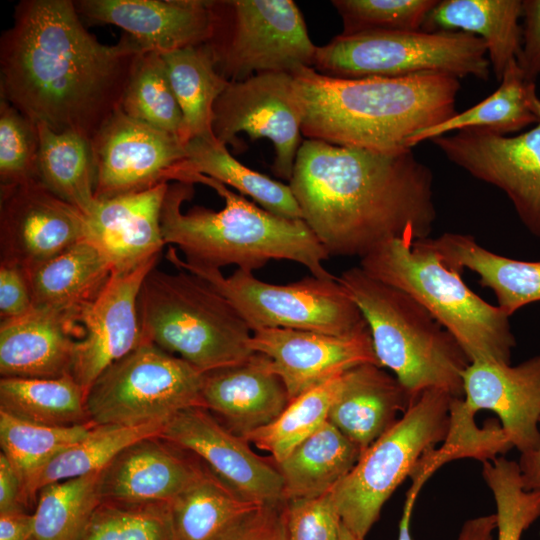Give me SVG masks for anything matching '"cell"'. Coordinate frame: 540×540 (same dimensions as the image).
I'll return each instance as SVG.
<instances>
[{"mask_svg":"<svg viewBox=\"0 0 540 540\" xmlns=\"http://www.w3.org/2000/svg\"><path fill=\"white\" fill-rule=\"evenodd\" d=\"M432 142L449 161L503 191L523 225L540 238V122L512 136L463 129Z\"/></svg>","mask_w":540,"mask_h":540,"instance_id":"14","label":"cell"},{"mask_svg":"<svg viewBox=\"0 0 540 540\" xmlns=\"http://www.w3.org/2000/svg\"><path fill=\"white\" fill-rule=\"evenodd\" d=\"M215 7V33L207 45L229 82L313 66L317 46L294 1H215Z\"/></svg>","mask_w":540,"mask_h":540,"instance_id":"12","label":"cell"},{"mask_svg":"<svg viewBox=\"0 0 540 540\" xmlns=\"http://www.w3.org/2000/svg\"><path fill=\"white\" fill-rule=\"evenodd\" d=\"M359 266L419 302L457 340L470 362L510 364L516 340L509 316L447 267L428 238L388 241L362 257Z\"/></svg>","mask_w":540,"mask_h":540,"instance_id":"6","label":"cell"},{"mask_svg":"<svg viewBox=\"0 0 540 540\" xmlns=\"http://www.w3.org/2000/svg\"><path fill=\"white\" fill-rule=\"evenodd\" d=\"M522 18V45L517 62L525 77L536 82L540 75V0H523Z\"/></svg>","mask_w":540,"mask_h":540,"instance_id":"49","label":"cell"},{"mask_svg":"<svg viewBox=\"0 0 540 540\" xmlns=\"http://www.w3.org/2000/svg\"><path fill=\"white\" fill-rule=\"evenodd\" d=\"M36 125L5 99L0 101V183L13 187L37 179Z\"/></svg>","mask_w":540,"mask_h":540,"instance_id":"45","label":"cell"},{"mask_svg":"<svg viewBox=\"0 0 540 540\" xmlns=\"http://www.w3.org/2000/svg\"><path fill=\"white\" fill-rule=\"evenodd\" d=\"M286 540H339L342 520L332 491L321 496L285 501Z\"/></svg>","mask_w":540,"mask_h":540,"instance_id":"46","label":"cell"},{"mask_svg":"<svg viewBox=\"0 0 540 540\" xmlns=\"http://www.w3.org/2000/svg\"><path fill=\"white\" fill-rule=\"evenodd\" d=\"M337 278L366 321L380 366L388 368L413 399L430 389L463 398V373L470 360L419 302L360 266Z\"/></svg>","mask_w":540,"mask_h":540,"instance_id":"5","label":"cell"},{"mask_svg":"<svg viewBox=\"0 0 540 540\" xmlns=\"http://www.w3.org/2000/svg\"><path fill=\"white\" fill-rule=\"evenodd\" d=\"M158 257L128 271H114L99 296L80 317L72 376L87 395L96 379L141 342L138 297Z\"/></svg>","mask_w":540,"mask_h":540,"instance_id":"18","label":"cell"},{"mask_svg":"<svg viewBox=\"0 0 540 540\" xmlns=\"http://www.w3.org/2000/svg\"><path fill=\"white\" fill-rule=\"evenodd\" d=\"M482 466L495 501L497 540H521L540 517V492L525 490L517 462L504 456L482 462Z\"/></svg>","mask_w":540,"mask_h":540,"instance_id":"43","label":"cell"},{"mask_svg":"<svg viewBox=\"0 0 540 540\" xmlns=\"http://www.w3.org/2000/svg\"><path fill=\"white\" fill-rule=\"evenodd\" d=\"M204 374L150 342L110 365L86 395L94 425L165 424L178 412L203 407Z\"/></svg>","mask_w":540,"mask_h":540,"instance_id":"11","label":"cell"},{"mask_svg":"<svg viewBox=\"0 0 540 540\" xmlns=\"http://www.w3.org/2000/svg\"><path fill=\"white\" fill-rule=\"evenodd\" d=\"M160 437L199 458L247 500L283 503V480L276 463L257 455L250 443L227 429L209 410L186 408L163 426Z\"/></svg>","mask_w":540,"mask_h":540,"instance_id":"17","label":"cell"},{"mask_svg":"<svg viewBox=\"0 0 540 540\" xmlns=\"http://www.w3.org/2000/svg\"><path fill=\"white\" fill-rule=\"evenodd\" d=\"M185 148V159L171 169L168 181L177 182L186 175L202 174L251 197L268 212L289 219H302L289 184L246 167L215 136L191 139Z\"/></svg>","mask_w":540,"mask_h":540,"instance_id":"31","label":"cell"},{"mask_svg":"<svg viewBox=\"0 0 540 540\" xmlns=\"http://www.w3.org/2000/svg\"><path fill=\"white\" fill-rule=\"evenodd\" d=\"M205 464L160 436L122 450L100 474L101 500L170 503L203 471Z\"/></svg>","mask_w":540,"mask_h":540,"instance_id":"22","label":"cell"},{"mask_svg":"<svg viewBox=\"0 0 540 540\" xmlns=\"http://www.w3.org/2000/svg\"><path fill=\"white\" fill-rule=\"evenodd\" d=\"M0 540H33V514L25 509L0 512Z\"/></svg>","mask_w":540,"mask_h":540,"instance_id":"51","label":"cell"},{"mask_svg":"<svg viewBox=\"0 0 540 540\" xmlns=\"http://www.w3.org/2000/svg\"><path fill=\"white\" fill-rule=\"evenodd\" d=\"M120 109L128 116L174 135L183 142V116L161 54H141Z\"/></svg>","mask_w":540,"mask_h":540,"instance_id":"40","label":"cell"},{"mask_svg":"<svg viewBox=\"0 0 540 540\" xmlns=\"http://www.w3.org/2000/svg\"><path fill=\"white\" fill-rule=\"evenodd\" d=\"M438 0H334L342 19L341 35L418 31Z\"/></svg>","mask_w":540,"mask_h":540,"instance_id":"44","label":"cell"},{"mask_svg":"<svg viewBox=\"0 0 540 540\" xmlns=\"http://www.w3.org/2000/svg\"><path fill=\"white\" fill-rule=\"evenodd\" d=\"M168 182L150 189L97 200L85 214L86 239L114 271L132 270L156 257L165 246L161 210Z\"/></svg>","mask_w":540,"mask_h":540,"instance_id":"23","label":"cell"},{"mask_svg":"<svg viewBox=\"0 0 540 540\" xmlns=\"http://www.w3.org/2000/svg\"><path fill=\"white\" fill-rule=\"evenodd\" d=\"M169 505L177 540H218L263 506L242 497L206 465Z\"/></svg>","mask_w":540,"mask_h":540,"instance_id":"33","label":"cell"},{"mask_svg":"<svg viewBox=\"0 0 540 540\" xmlns=\"http://www.w3.org/2000/svg\"><path fill=\"white\" fill-rule=\"evenodd\" d=\"M83 239L84 214L38 179L1 188V262L29 272Z\"/></svg>","mask_w":540,"mask_h":540,"instance_id":"16","label":"cell"},{"mask_svg":"<svg viewBox=\"0 0 540 540\" xmlns=\"http://www.w3.org/2000/svg\"><path fill=\"white\" fill-rule=\"evenodd\" d=\"M339 540H363L353 534L344 524L342 525Z\"/></svg>","mask_w":540,"mask_h":540,"instance_id":"55","label":"cell"},{"mask_svg":"<svg viewBox=\"0 0 540 540\" xmlns=\"http://www.w3.org/2000/svg\"><path fill=\"white\" fill-rule=\"evenodd\" d=\"M212 131L225 146L240 148L237 134L272 141V169L290 181L301 146V115L291 73L267 72L229 82L213 107Z\"/></svg>","mask_w":540,"mask_h":540,"instance_id":"13","label":"cell"},{"mask_svg":"<svg viewBox=\"0 0 540 540\" xmlns=\"http://www.w3.org/2000/svg\"><path fill=\"white\" fill-rule=\"evenodd\" d=\"M343 374L293 399L274 421L243 438L270 453L275 463L281 462L328 421L331 406L343 383Z\"/></svg>","mask_w":540,"mask_h":540,"instance_id":"39","label":"cell"},{"mask_svg":"<svg viewBox=\"0 0 540 540\" xmlns=\"http://www.w3.org/2000/svg\"><path fill=\"white\" fill-rule=\"evenodd\" d=\"M539 122L540 97L536 82L528 80L517 60H513L490 96L436 126L415 133L407 145L412 149L423 141L463 129H483L509 136Z\"/></svg>","mask_w":540,"mask_h":540,"instance_id":"30","label":"cell"},{"mask_svg":"<svg viewBox=\"0 0 540 540\" xmlns=\"http://www.w3.org/2000/svg\"><path fill=\"white\" fill-rule=\"evenodd\" d=\"M289 186L329 256H358L394 240L430 237L432 171L412 149L382 153L307 139Z\"/></svg>","mask_w":540,"mask_h":540,"instance_id":"2","label":"cell"},{"mask_svg":"<svg viewBox=\"0 0 540 540\" xmlns=\"http://www.w3.org/2000/svg\"><path fill=\"white\" fill-rule=\"evenodd\" d=\"M25 509L22 501V482L4 454H0V512Z\"/></svg>","mask_w":540,"mask_h":540,"instance_id":"50","label":"cell"},{"mask_svg":"<svg viewBox=\"0 0 540 540\" xmlns=\"http://www.w3.org/2000/svg\"><path fill=\"white\" fill-rule=\"evenodd\" d=\"M433 474L432 471L425 467H416L410 477L412 485L407 492L406 500L403 507L402 516L399 522V531L397 540H412L410 532L412 511L418 496L419 491L426 480Z\"/></svg>","mask_w":540,"mask_h":540,"instance_id":"52","label":"cell"},{"mask_svg":"<svg viewBox=\"0 0 540 540\" xmlns=\"http://www.w3.org/2000/svg\"><path fill=\"white\" fill-rule=\"evenodd\" d=\"M164 424L94 425L80 441L59 452L22 484L24 508L36 502L48 484L101 472L122 450L147 437L160 436Z\"/></svg>","mask_w":540,"mask_h":540,"instance_id":"34","label":"cell"},{"mask_svg":"<svg viewBox=\"0 0 540 540\" xmlns=\"http://www.w3.org/2000/svg\"><path fill=\"white\" fill-rule=\"evenodd\" d=\"M178 137L116 111L90 142L96 200L150 189L168 182L186 157Z\"/></svg>","mask_w":540,"mask_h":540,"instance_id":"15","label":"cell"},{"mask_svg":"<svg viewBox=\"0 0 540 540\" xmlns=\"http://www.w3.org/2000/svg\"><path fill=\"white\" fill-rule=\"evenodd\" d=\"M101 472L51 483L36 499L33 540H80L101 502Z\"/></svg>","mask_w":540,"mask_h":540,"instance_id":"38","label":"cell"},{"mask_svg":"<svg viewBox=\"0 0 540 540\" xmlns=\"http://www.w3.org/2000/svg\"><path fill=\"white\" fill-rule=\"evenodd\" d=\"M307 139L382 153L410 150L411 136L458 113V78H337L312 67L292 73Z\"/></svg>","mask_w":540,"mask_h":540,"instance_id":"4","label":"cell"},{"mask_svg":"<svg viewBox=\"0 0 540 540\" xmlns=\"http://www.w3.org/2000/svg\"><path fill=\"white\" fill-rule=\"evenodd\" d=\"M443 263L458 272L468 269L494 293L497 306L509 317L540 301V260L525 261L494 253L471 235L446 232L428 238Z\"/></svg>","mask_w":540,"mask_h":540,"instance_id":"28","label":"cell"},{"mask_svg":"<svg viewBox=\"0 0 540 540\" xmlns=\"http://www.w3.org/2000/svg\"><path fill=\"white\" fill-rule=\"evenodd\" d=\"M81 325L51 309L33 307L27 314L2 320L1 377L59 378L72 375Z\"/></svg>","mask_w":540,"mask_h":540,"instance_id":"25","label":"cell"},{"mask_svg":"<svg viewBox=\"0 0 540 540\" xmlns=\"http://www.w3.org/2000/svg\"><path fill=\"white\" fill-rule=\"evenodd\" d=\"M250 349L267 356L289 401L364 363L380 366L369 330L349 336L263 328L252 332Z\"/></svg>","mask_w":540,"mask_h":540,"instance_id":"19","label":"cell"},{"mask_svg":"<svg viewBox=\"0 0 540 540\" xmlns=\"http://www.w3.org/2000/svg\"><path fill=\"white\" fill-rule=\"evenodd\" d=\"M453 398L439 389L424 391L334 487L342 523L357 537L365 540L396 488L427 451L445 440Z\"/></svg>","mask_w":540,"mask_h":540,"instance_id":"8","label":"cell"},{"mask_svg":"<svg viewBox=\"0 0 540 540\" xmlns=\"http://www.w3.org/2000/svg\"><path fill=\"white\" fill-rule=\"evenodd\" d=\"M0 411L47 426L91 423L85 392L71 374L59 378L1 377Z\"/></svg>","mask_w":540,"mask_h":540,"instance_id":"36","label":"cell"},{"mask_svg":"<svg viewBox=\"0 0 540 540\" xmlns=\"http://www.w3.org/2000/svg\"><path fill=\"white\" fill-rule=\"evenodd\" d=\"M162 57L183 116V142L213 137V107L229 81L217 70L210 47L190 46Z\"/></svg>","mask_w":540,"mask_h":540,"instance_id":"35","label":"cell"},{"mask_svg":"<svg viewBox=\"0 0 540 540\" xmlns=\"http://www.w3.org/2000/svg\"><path fill=\"white\" fill-rule=\"evenodd\" d=\"M35 125L39 139L37 179L87 214L97 201L90 143L75 132H56L44 124Z\"/></svg>","mask_w":540,"mask_h":540,"instance_id":"37","label":"cell"},{"mask_svg":"<svg viewBox=\"0 0 540 540\" xmlns=\"http://www.w3.org/2000/svg\"><path fill=\"white\" fill-rule=\"evenodd\" d=\"M142 53L129 35L99 42L75 1L22 0L0 38L1 98L34 124L90 143L121 108Z\"/></svg>","mask_w":540,"mask_h":540,"instance_id":"1","label":"cell"},{"mask_svg":"<svg viewBox=\"0 0 540 540\" xmlns=\"http://www.w3.org/2000/svg\"><path fill=\"white\" fill-rule=\"evenodd\" d=\"M414 400L394 375L377 364L364 363L343 374L328 421L362 454L399 420Z\"/></svg>","mask_w":540,"mask_h":540,"instance_id":"26","label":"cell"},{"mask_svg":"<svg viewBox=\"0 0 540 540\" xmlns=\"http://www.w3.org/2000/svg\"><path fill=\"white\" fill-rule=\"evenodd\" d=\"M167 260L206 281L233 306L253 331L285 328L334 336L368 330L366 321L343 285L335 279L315 276L278 285L257 279L253 272L237 269L224 276L219 269L184 263L173 246Z\"/></svg>","mask_w":540,"mask_h":540,"instance_id":"10","label":"cell"},{"mask_svg":"<svg viewBox=\"0 0 540 540\" xmlns=\"http://www.w3.org/2000/svg\"><path fill=\"white\" fill-rule=\"evenodd\" d=\"M33 309L30 287L24 270L12 263L0 265L1 320L23 316Z\"/></svg>","mask_w":540,"mask_h":540,"instance_id":"48","label":"cell"},{"mask_svg":"<svg viewBox=\"0 0 540 540\" xmlns=\"http://www.w3.org/2000/svg\"><path fill=\"white\" fill-rule=\"evenodd\" d=\"M92 423L47 426L27 422L0 411L1 453L10 461L21 482L62 450L83 439Z\"/></svg>","mask_w":540,"mask_h":540,"instance_id":"41","label":"cell"},{"mask_svg":"<svg viewBox=\"0 0 540 540\" xmlns=\"http://www.w3.org/2000/svg\"><path fill=\"white\" fill-rule=\"evenodd\" d=\"M142 342L180 357L202 374L247 360L252 330L203 279L153 268L138 297Z\"/></svg>","mask_w":540,"mask_h":540,"instance_id":"7","label":"cell"},{"mask_svg":"<svg viewBox=\"0 0 540 540\" xmlns=\"http://www.w3.org/2000/svg\"><path fill=\"white\" fill-rule=\"evenodd\" d=\"M517 464L523 488L540 492V439L533 449L520 453Z\"/></svg>","mask_w":540,"mask_h":540,"instance_id":"53","label":"cell"},{"mask_svg":"<svg viewBox=\"0 0 540 540\" xmlns=\"http://www.w3.org/2000/svg\"><path fill=\"white\" fill-rule=\"evenodd\" d=\"M360 455L357 446L327 421L276 463L283 480L284 502L332 491Z\"/></svg>","mask_w":540,"mask_h":540,"instance_id":"32","label":"cell"},{"mask_svg":"<svg viewBox=\"0 0 540 540\" xmlns=\"http://www.w3.org/2000/svg\"><path fill=\"white\" fill-rule=\"evenodd\" d=\"M161 231L164 244L177 246L190 266L253 272L270 260H290L315 277L336 278L322 263L330 256L302 219L268 212L202 174L168 186Z\"/></svg>","mask_w":540,"mask_h":540,"instance_id":"3","label":"cell"},{"mask_svg":"<svg viewBox=\"0 0 540 540\" xmlns=\"http://www.w3.org/2000/svg\"><path fill=\"white\" fill-rule=\"evenodd\" d=\"M313 69L337 78H401L442 74L488 80L484 41L457 31H393L338 35L318 46Z\"/></svg>","mask_w":540,"mask_h":540,"instance_id":"9","label":"cell"},{"mask_svg":"<svg viewBox=\"0 0 540 540\" xmlns=\"http://www.w3.org/2000/svg\"><path fill=\"white\" fill-rule=\"evenodd\" d=\"M80 540H177L169 503L101 500Z\"/></svg>","mask_w":540,"mask_h":540,"instance_id":"42","label":"cell"},{"mask_svg":"<svg viewBox=\"0 0 540 540\" xmlns=\"http://www.w3.org/2000/svg\"><path fill=\"white\" fill-rule=\"evenodd\" d=\"M284 503L263 505L218 540H286Z\"/></svg>","mask_w":540,"mask_h":540,"instance_id":"47","label":"cell"},{"mask_svg":"<svg viewBox=\"0 0 540 540\" xmlns=\"http://www.w3.org/2000/svg\"><path fill=\"white\" fill-rule=\"evenodd\" d=\"M113 272L102 252L83 239L25 274L33 307L54 310L80 324Z\"/></svg>","mask_w":540,"mask_h":540,"instance_id":"27","label":"cell"},{"mask_svg":"<svg viewBox=\"0 0 540 540\" xmlns=\"http://www.w3.org/2000/svg\"><path fill=\"white\" fill-rule=\"evenodd\" d=\"M496 527L495 513L471 518L463 524L457 540H493Z\"/></svg>","mask_w":540,"mask_h":540,"instance_id":"54","label":"cell"},{"mask_svg":"<svg viewBox=\"0 0 540 540\" xmlns=\"http://www.w3.org/2000/svg\"><path fill=\"white\" fill-rule=\"evenodd\" d=\"M521 17V0H443L430 12L423 30L465 32L481 38L500 82L521 51Z\"/></svg>","mask_w":540,"mask_h":540,"instance_id":"29","label":"cell"},{"mask_svg":"<svg viewBox=\"0 0 540 540\" xmlns=\"http://www.w3.org/2000/svg\"><path fill=\"white\" fill-rule=\"evenodd\" d=\"M462 400L473 415L480 410L494 412L520 453L533 449L540 439V355L516 366L489 360L470 362L463 373Z\"/></svg>","mask_w":540,"mask_h":540,"instance_id":"21","label":"cell"},{"mask_svg":"<svg viewBox=\"0 0 540 540\" xmlns=\"http://www.w3.org/2000/svg\"><path fill=\"white\" fill-rule=\"evenodd\" d=\"M80 17L126 31L143 52L165 54L207 44L216 28L215 1L79 0Z\"/></svg>","mask_w":540,"mask_h":540,"instance_id":"20","label":"cell"},{"mask_svg":"<svg viewBox=\"0 0 540 540\" xmlns=\"http://www.w3.org/2000/svg\"><path fill=\"white\" fill-rule=\"evenodd\" d=\"M202 401L204 408L241 437L270 424L290 402L270 359L260 353L204 374Z\"/></svg>","mask_w":540,"mask_h":540,"instance_id":"24","label":"cell"}]
</instances>
